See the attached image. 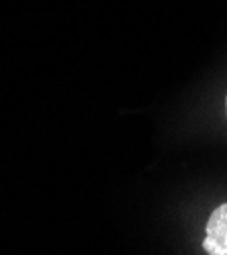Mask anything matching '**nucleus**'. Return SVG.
I'll return each instance as SVG.
<instances>
[{
	"instance_id": "f03ea898",
	"label": "nucleus",
	"mask_w": 227,
	"mask_h": 255,
	"mask_svg": "<svg viewBox=\"0 0 227 255\" xmlns=\"http://www.w3.org/2000/svg\"><path fill=\"white\" fill-rule=\"evenodd\" d=\"M223 111H225V119H227V94H225V100H223Z\"/></svg>"
},
{
	"instance_id": "f257e3e1",
	"label": "nucleus",
	"mask_w": 227,
	"mask_h": 255,
	"mask_svg": "<svg viewBox=\"0 0 227 255\" xmlns=\"http://www.w3.org/2000/svg\"><path fill=\"white\" fill-rule=\"evenodd\" d=\"M201 249L209 255H227V200L217 204L207 215Z\"/></svg>"
}]
</instances>
